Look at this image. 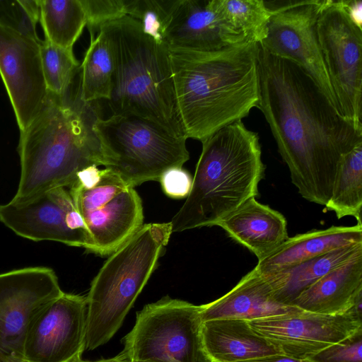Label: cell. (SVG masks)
Returning <instances> with one entry per match:
<instances>
[{
	"instance_id": "cell-1",
	"label": "cell",
	"mask_w": 362,
	"mask_h": 362,
	"mask_svg": "<svg viewBox=\"0 0 362 362\" xmlns=\"http://www.w3.org/2000/svg\"><path fill=\"white\" fill-rule=\"evenodd\" d=\"M258 78L257 107L293 184L304 199L325 206L342 158L362 144V129L339 114L300 66L259 45Z\"/></svg>"
},
{
	"instance_id": "cell-2",
	"label": "cell",
	"mask_w": 362,
	"mask_h": 362,
	"mask_svg": "<svg viewBox=\"0 0 362 362\" xmlns=\"http://www.w3.org/2000/svg\"><path fill=\"white\" fill-rule=\"evenodd\" d=\"M258 52L259 44L249 41L209 52L169 49L187 139L202 143L257 107Z\"/></svg>"
},
{
	"instance_id": "cell-3",
	"label": "cell",
	"mask_w": 362,
	"mask_h": 362,
	"mask_svg": "<svg viewBox=\"0 0 362 362\" xmlns=\"http://www.w3.org/2000/svg\"><path fill=\"white\" fill-rule=\"evenodd\" d=\"M98 117L91 103L81 100L78 90L63 98L49 93L41 112L20 132L21 175L11 201L25 202L54 188H69L80 171L103 165L93 129Z\"/></svg>"
},
{
	"instance_id": "cell-4",
	"label": "cell",
	"mask_w": 362,
	"mask_h": 362,
	"mask_svg": "<svg viewBox=\"0 0 362 362\" xmlns=\"http://www.w3.org/2000/svg\"><path fill=\"white\" fill-rule=\"evenodd\" d=\"M264 170L257 132L242 120L219 129L202 142L190 192L170 221L172 232L216 226L259 195Z\"/></svg>"
},
{
	"instance_id": "cell-5",
	"label": "cell",
	"mask_w": 362,
	"mask_h": 362,
	"mask_svg": "<svg viewBox=\"0 0 362 362\" xmlns=\"http://www.w3.org/2000/svg\"><path fill=\"white\" fill-rule=\"evenodd\" d=\"M112 48L114 73L108 105L112 115L151 120L177 136L185 134L177 107L169 49L125 16L99 28Z\"/></svg>"
},
{
	"instance_id": "cell-6",
	"label": "cell",
	"mask_w": 362,
	"mask_h": 362,
	"mask_svg": "<svg viewBox=\"0 0 362 362\" xmlns=\"http://www.w3.org/2000/svg\"><path fill=\"white\" fill-rule=\"evenodd\" d=\"M172 233L170 222L142 225L110 254L92 281L86 297V350L106 344L120 328Z\"/></svg>"
},
{
	"instance_id": "cell-7",
	"label": "cell",
	"mask_w": 362,
	"mask_h": 362,
	"mask_svg": "<svg viewBox=\"0 0 362 362\" xmlns=\"http://www.w3.org/2000/svg\"><path fill=\"white\" fill-rule=\"evenodd\" d=\"M103 165L127 186L158 180L168 170L182 168L189 160L185 137L158 124L132 115L98 117L93 126Z\"/></svg>"
},
{
	"instance_id": "cell-8",
	"label": "cell",
	"mask_w": 362,
	"mask_h": 362,
	"mask_svg": "<svg viewBox=\"0 0 362 362\" xmlns=\"http://www.w3.org/2000/svg\"><path fill=\"white\" fill-rule=\"evenodd\" d=\"M202 305L168 296L146 305L124 337L129 361L210 362L203 344Z\"/></svg>"
},
{
	"instance_id": "cell-9",
	"label": "cell",
	"mask_w": 362,
	"mask_h": 362,
	"mask_svg": "<svg viewBox=\"0 0 362 362\" xmlns=\"http://www.w3.org/2000/svg\"><path fill=\"white\" fill-rule=\"evenodd\" d=\"M316 32L339 112L362 129V29L351 20L341 0H324Z\"/></svg>"
},
{
	"instance_id": "cell-10",
	"label": "cell",
	"mask_w": 362,
	"mask_h": 362,
	"mask_svg": "<svg viewBox=\"0 0 362 362\" xmlns=\"http://www.w3.org/2000/svg\"><path fill=\"white\" fill-rule=\"evenodd\" d=\"M62 291L54 271L32 267L0 273V362H25L28 332Z\"/></svg>"
},
{
	"instance_id": "cell-11",
	"label": "cell",
	"mask_w": 362,
	"mask_h": 362,
	"mask_svg": "<svg viewBox=\"0 0 362 362\" xmlns=\"http://www.w3.org/2000/svg\"><path fill=\"white\" fill-rule=\"evenodd\" d=\"M323 1H264L272 14L267 25V36L259 45L270 54L300 66L339 112L316 32L317 20Z\"/></svg>"
},
{
	"instance_id": "cell-12",
	"label": "cell",
	"mask_w": 362,
	"mask_h": 362,
	"mask_svg": "<svg viewBox=\"0 0 362 362\" xmlns=\"http://www.w3.org/2000/svg\"><path fill=\"white\" fill-rule=\"evenodd\" d=\"M247 322L282 355L303 360H310L327 347L362 333L361 314L354 308L339 315L300 310Z\"/></svg>"
},
{
	"instance_id": "cell-13",
	"label": "cell",
	"mask_w": 362,
	"mask_h": 362,
	"mask_svg": "<svg viewBox=\"0 0 362 362\" xmlns=\"http://www.w3.org/2000/svg\"><path fill=\"white\" fill-rule=\"evenodd\" d=\"M0 221L17 235L33 241L51 240L91 250L84 221L64 187L25 202L1 204Z\"/></svg>"
},
{
	"instance_id": "cell-14",
	"label": "cell",
	"mask_w": 362,
	"mask_h": 362,
	"mask_svg": "<svg viewBox=\"0 0 362 362\" xmlns=\"http://www.w3.org/2000/svg\"><path fill=\"white\" fill-rule=\"evenodd\" d=\"M86 297L63 292L37 316L28 332L25 362H78L86 350Z\"/></svg>"
},
{
	"instance_id": "cell-15",
	"label": "cell",
	"mask_w": 362,
	"mask_h": 362,
	"mask_svg": "<svg viewBox=\"0 0 362 362\" xmlns=\"http://www.w3.org/2000/svg\"><path fill=\"white\" fill-rule=\"evenodd\" d=\"M40 42L0 26V76L20 132L39 115L49 94Z\"/></svg>"
},
{
	"instance_id": "cell-16",
	"label": "cell",
	"mask_w": 362,
	"mask_h": 362,
	"mask_svg": "<svg viewBox=\"0 0 362 362\" xmlns=\"http://www.w3.org/2000/svg\"><path fill=\"white\" fill-rule=\"evenodd\" d=\"M247 41L213 7L211 0H177L168 26V49L209 52Z\"/></svg>"
},
{
	"instance_id": "cell-17",
	"label": "cell",
	"mask_w": 362,
	"mask_h": 362,
	"mask_svg": "<svg viewBox=\"0 0 362 362\" xmlns=\"http://www.w3.org/2000/svg\"><path fill=\"white\" fill-rule=\"evenodd\" d=\"M89 234L90 252L111 254L143 225L141 199L134 189L128 187L101 208L81 215Z\"/></svg>"
},
{
	"instance_id": "cell-18",
	"label": "cell",
	"mask_w": 362,
	"mask_h": 362,
	"mask_svg": "<svg viewBox=\"0 0 362 362\" xmlns=\"http://www.w3.org/2000/svg\"><path fill=\"white\" fill-rule=\"evenodd\" d=\"M295 305L279 302L262 275L254 268L227 293L202 305L203 322L214 319L250 321L296 313Z\"/></svg>"
},
{
	"instance_id": "cell-19",
	"label": "cell",
	"mask_w": 362,
	"mask_h": 362,
	"mask_svg": "<svg viewBox=\"0 0 362 362\" xmlns=\"http://www.w3.org/2000/svg\"><path fill=\"white\" fill-rule=\"evenodd\" d=\"M216 226L250 250L260 260L288 237L287 222L280 212L251 198L221 219Z\"/></svg>"
},
{
	"instance_id": "cell-20",
	"label": "cell",
	"mask_w": 362,
	"mask_h": 362,
	"mask_svg": "<svg viewBox=\"0 0 362 362\" xmlns=\"http://www.w3.org/2000/svg\"><path fill=\"white\" fill-rule=\"evenodd\" d=\"M362 243V224L332 226L288 238L255 267L260 274L287 269L307 260L349 245Z\"/></svg>"
},
{
	"instance_id": "cell-21",
	"label": "cell",
	"mask_w": 362,
	"mask_h": 362,
	"mask_svg": "<svg viewBox=\"0 0 362 362\" xmlns=\"http://www.w3.org/2000/svg\"><path fill=\"white\" fill-rule=\"evenodd\" d=\"M362 298V253L330 271L293 302L298 308L325 315H339L353 309Z\"/></svg>"
},
{
	"instance_id": "cell-22",
	"label": "cell",
	"mask_w": 362,
	"mask_h": 362,
	"mask_svg": "<svg viewBox=\"0 0 362 362\" xmlns=\"http://www.w3.org/2000/svg\"><path fill=\"white\" fill-rule=\"evenodd\" d=\"M202 340L210 362H244L282 355L244 320L214 319L203 322Z\"/></svg>"
},
{
	"instance_id": "cell-23",
	"label": "cell",
	"mask_w": 362,
	"mask_h": 362,
	"mask_svg": "<svg viewBox=\"0 0 362 362\" xmlns=\"http://www.w3.org/2000/svg\"><path fill=\"white\" fill-rule=\"evenodd\" d=\"M359 253H362V243L332 251L285 269L259 274L279 302L293 305L304 290Z\"/></svg>"
},
{
	"instance_id": "cell-24",
	"label": "cell",
	"mask_w": 362,
	"mask_h": 362,
	"mask_svg": "<svg viewBox=\"0 0 362 362\" xmlns=\"http://www.w3.org/2000/svg\"><path fill=\"white\" fill-rule=\"evenodd\" d=\"M80 70L81 100L85 103L107 100L112 89L114 61L108 38L102 30H99L96 37L90 35V43Z\"/></svg>"
},
{
	"instance_id": "cell-25",
	"label": "cell",
	"mask_w": 362,
	"mask_h": 362,
	"mask_svg": "<svg viewBox=\"0 0 362 362\" xmlns=\"http://www.w3.org/2000/svg\"><path fill=\"white\" fill-rule=\"evenodd\" d=\"M40 21L45 40L58 47L73 49L86 25L80 0H38Z\"/></svg>"
},
{
	"instance_id": "cell-26",
	"label": "cell",
	"mask_w": 362,
	"mask_h": 362,
	"mask_svg": "<svg viewBox=\"0 0 362 362\" xmlns=\"http://www.w3.org/2000/svg\"><path fill=\"white\" fill-rule=\"evenodd\" d=\"M325 206L334 211L339 219L351 216L362 224V144L342 158L331 197Z\"/></svg>"
},
{
	"instance_id": "cell-27",
	"label": "cell",
	"mask_w": 362,
	"mask_h": 362,
	"mask_svg": "<svg viewBox=\"0 0 362 362\" xmlns=\"http://www.w3.org/2000/svg\"><path fill=\"white\" fill-rule=\"evenodd\" d=\"M214 9L247 41L260 44L272 14L263 0H211Z\"/></svg>"
},
{
	"instance_id": "cell-28",
	"label": "cell",
	"mask_w": 362,
	"mask_h": 362,
	"mask_svg": "<svg viewBox=\"0 0 362 362\" xmlns=\"http://www.w3.org/2000/svg\"><path fill=\"white\" fill-rule=\"evenodd\" d=\"M40 55L48 92L63 98L71 90L80 70L73 49H64L46 40L40 42Z\"/></svg>"
},
{
	"instance_id": "cell-29",
	"label": "cell",
	"mask_w": 362,
	"mask_h": 362,
	"mask_svg": "<svg viewBox=\"0 0 362 362\" xmlns=\"http://www.w3.org/2000/svg\"><path fill=\"white\" fill-rule=\"evenodd\" d=\"M177 0H124L126 16L137 21L148 36L160 44Z\"/></svg>"
},
{
	"instance_id": "cell-30",
	"label": "cell",
	"mask_w": 362,
	"mask_h": 362,
	"mask_svg": "<svg viewBox=\"0 0 362 362\" xmlns=\"http://www.w3.org/2000/svg\"><path fill=\"white\" fill-rule=\"evenodd\" d=\"M128 187L119 176L105 168L100 180L91 187L74 184L69 191L76 209L82 215L101 208Z\"/></svg>"
},
{
	"instance_id": "cell-31",
	"label": "cell",
	"mask_w": 362,
	"mask_h": 362,
	"mask_svg": "<svg viewBox=\"0 0 362 362\" xmlns=\"http://www.w3.org/2000/svg\"><path fill=\"white\" fill-rule=\"evenodd\" d=\"M39 21L38 0H0L1 27L35 40H40L36 32Z\"/></svg>"
},
{
	"instance_id": "cell-32",
	"label": "cell",
	"mask_w": 362,
	"mask_h": 362,
	"mask_svg": "<svg viewBox=\"0 0 362 362\" xmlns=\"http://www.w3.org/2000/svg\"><path fill=\"white\" fill-rule=\"evenodd\" d=\"M90 35L103 25L126 16L124 0H80Z\"/></svg>"
},
{
	"instance_id": "cell-33",
	"label": "cell",
	"mask_w": 362,
	"mask_h": 362,
	"mask_svg": "<svg viewBox=\"0 0 362 362\" xmlns=\"http://www.w3.org/2000/svg\"><path fill=\"white\" fill-rule=\"evenodd\" d=\"M310 360L314 362H362V333L327 347Z\"/></svg>"
},
{
	"instance_id": "cell-34",
	"label": "cell",
	"mask_w": 362,
	"mask_h": 362,
	"mask_svg": "<svg viewBox=\"0 0 362 362\" xmlns=\"http://www.w3.org/2000/svg\"><path fill=\"white\" fill-rule=\"evenodd\" d=\"M159 181L163 192L172 198H182L189 194L192 178L190 175L182 168H172L167 170Z\"/></svg>"
},
{
	"instance_id": "cell-35",
	"label": "cell",
	"mask_w": 362,
	"mask_h": 362,
	"mask_svg": "<svg viewBox=\"0 0 362 362\" xmlns=\"http://www.w3.org/2000/svg\"><path fill=\"white\" fill-rule=\"evenodd\" d=\"M341 2L353 23L362 29V1L341 0Z\"/></svg>"
},
{
	"instance_id": "cell-36",
	"label": "cell",
	"mask_w": 362,
	"mask_h": 362,
	"mask_svg": "<svg viewBox=\"0 0 362 362\" xmlns=\"http://www.w3.org/2000/svg\"><path fill=\"white\" fill-rule=\"evenodd\" d=\"M244 362H314L312 360L308 359H296L286 356L284 355H274L265 357H262L256 359H252Z\"/></svg>"
},
{
	"instance_id": "cell-37",
	"label": "cell",
	"mask_w": 362,
	"mask_h": 362,
	"mask_svg": "<svg viewBox=\"0 0 362 362\" xmlns=\"http://www.w3.org/2000/svg\"><path fill=\"white\" fill-rule=\"evenodd\" d=\"M78 362H130L127 359L124 358V356L120 353L117 356H115L108 359H101L95 361H79Z\"/></svg>"
},
{
	"instance_id": "cell-38",
	"label": "cell",
	"mask_w": 362,
	"mask_h": 362,
	"mask_svg": "<svg viewBox=\"0 0 362 362\" xmlns=\"http://www.w3.org/2000/svg\"><path fill=\"white\" fill-rule=\"evenodd\" d=\"M132 362H164L157 360H146V361H132Z\"/></svg>"
}]
</instances>
